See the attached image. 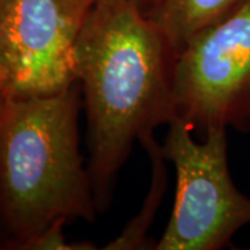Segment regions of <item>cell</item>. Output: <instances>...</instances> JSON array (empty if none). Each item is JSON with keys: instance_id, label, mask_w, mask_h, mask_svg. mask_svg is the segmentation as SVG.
Here are the masks:
<instances>
[{"instance_id": "8992f818", "label": "cell", "mask_w": 250, "mask_h": 250, "mask_svg": "<svg viewBox=\"0 0 250 250\" xmlns=\"http://www.w3.org/2000/svg\"><path fill=\"white\" fill-rule=\"evenodd\" d=\"M249 0H154L147 16L177 53L199 31L221 21Z\"/></svg>"}, {"instance_id": "6da1fadb", "label": "cell", "mask_w": 250, "mask_h": 250, "mask_svg": "<svg viewBox=\"0 0 250 250\" xmlns=\"http://www.w3.org/2000/svg\"><path fill=\"white\" fill-rule=\"evenodd\" d=\"M175 52L132 0H96L75 46L88 126V171L99 213L111 205L135 141L175 117Z\"/></svg>"}, {"instance_id": "30bf717a", "label": "cell", "mask_w": 250, "mask_h": 250, "mask_svg": "<svg viewBox=\"0 0 250 250\" xmlns=\"http://www.w3.org/2000/svg\"><path fill=\"white\" fill-rule=\"evenodd\" d=\"M90 1H92V3H95L96 0H90ZM132 1H135V3H136V4H138V6H139V7L146 13V14L149 13V10L152 9L153 3H154V0H132Z\"/></svg>"}, {"instance_id": "3957f363", "label": "cell", "mask_w": 250, "mask_h": 250, "mask_svg": "<svg viewBox=\"0 0 250 250\" xmlns=\"http://www.w3.org/2000/svg\"><path fill=\"white\" fill-rule=\"evenodd\" d=\"M196 142L192 128L174 117L163 150L174 166L177 187L168 224L156 250H218L250 225V197L233 184L227 128L206 131Z\"/></svg>"}, {"instance_id": "277c9868", "label": "cell", "mask_w": 250, "mask_h": 250, "mask_svg": "<svg viewBox=\"0 0 250 250\" xmlns=\"http://www.w3.org/2000/svg\"><path fill=\"white\" fill-rule=\"evenodd\" d=\"M172 100L192 131L250 132V0L175 53Z\"/></svg>"}, {"instance_id": "9c48e42d", "label": "cell", "mask_w": 250, "mask_h": 250, "mask_svg": "<svg viewBox=\"0 0 250 250\" xmlns=\"http://www.w3.org/2000/svg\"><path fill=\"white\" fill-rule=\"evenodd\" d=\"M0 92H3L6 96L10 98L9 93V71H7V62L3 52V45L0 41Z\"/></svg>"}, {"instance_id": "7a4b0ae2", "label": "cell", "mask_w": 250, "mask_h": 250, "mask_svg": "<svg viewBox=\"0 0 250 250\" xmlns=\"http://www.w3.org/2000/svg\"><path fill=\"white\" fill-rule=\"evenodd\" d=\"M81 96L75 82L50 95L10 98L0 117V217L14 249L57 220H96L80 150Z\"/></svg>"}, {"instance_id": "ba28073f", "label": "cell", "mask_w": 250, "mask_h": 250, "mask_svg": "<svg viewBox=\"0 0 250 250\" xmlns=\"http://www.w3.org/2000/svg\"><path fill=\"white\" fill-rule=\"evenodd\" d=\"M67 224L65 220H57L50 224L42 232L20 243L16 249L24 250H93L96 246L90 242H75L70 243L65 241L62 227Z\"/></svg>"}, {"instance_id": "5b68a950", "label": "cell", "mask_w": 250, "mask_h": 250, "mask_svg": "<svg viewBox=\"0 0 250 250\" xmlns=\"http://www.w3.org/2000/svg\"><path fill=\"white\" fill-rule=\"evenodd\" d=\"M90 0H0L10 98L50 95L77 82L75 46Z\"/></svg>"}, {"instance_id": "52a82bcc", "label": "cell", "mask_w": 250, "mask_h": 250, "mask_svg": "<svg viewBox=\"0 0 250 250\" xmlns=\"http://www.w3.org/2000/svg\"><path fill=\"white\" fill-rule=\"evenodd\" d=\"M139 143L146 150L150 161V185L146 197L139 208V213L131 218L124 229L116 239L108 242L104 246L106 250H141L153 249L149 239V231L153 221L159 213L161 202L164 199L168 182L167 157L163 150V145L156 141L154 132L143 135Z\"/></svg>"}, {"instance_id": "8fae6325", "label": "cell", "mask_w": 250, "mask_h": 250, "mask_svg": "<svg viewBox=\"0 0 250 250\" xmlns=\"http://www.w3.org/2000/svg\"><path fill=\"white\" fill-rule=\"evenodd\" d=\"M9 99V96H6L3 92H0V117L3 116V111H4V108H6V104H7Z\"/></svg>"}]
</instances>
